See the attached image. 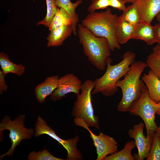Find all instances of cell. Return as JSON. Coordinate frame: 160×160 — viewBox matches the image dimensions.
<instances>
[{
    "mask_svg": "<svg viewBox=\"0 0 160 160\" xmlns=\"http://www.w3.org/2000/svg\"><path fill=\"white\" fill-rule=\"evenodd\" d=\"M47 37L48 47H59L73 33L71 26H64L50 31Z\"/></svg>",
    "mask_w": 160,
    "mask_h": 160,
    "instance_id": "16",
    "label": "cell"
},
{
    "mask_svg": "<svg viewBox=\"0 0 160 160\" xmlns=\"http://www.w3.org/2000/svg\"><path fill=\"white\" fill-rule=\"evenodd\" d=\"M94 86L93 81L89 79L82 83L81 93L77 95L71 114L74 118L82 119L89 127L99 129L98 117L95 114L92 103V92Z\"/></svg>",
    "mask_w": 160,
    "mask_h": 160,
    "instance_id": "5",
    "label": "cell"
},
{
    "mask_svg": "<svg viewBox=\"0 0 160 160\" xmlns=\"http://www.w3.org/2000/svg\"><path fill=\"white\" fill-rule=\"evenodd\" d=\"M59 7L65 10L71 17L73 21V33L77 34V25L79 22V17L76 12L77 7L83 2L82 0H77L72 2L70 0H55Z\"/></svg>",
    "mask_w": 160,
    "mask_h": 160,
    "instance_id": "18",
    "label": "cell"
},
{
    "mask_svg": "<svg viewBox=\"0 0 160 160\" xmlns=\"http://www.w3.org/2000/svg\"><path fill=\"white\" fill-rule=\"evenodd\" d=\"M25 116L24 114L19 115L13 120H12L10 116L6 115L0 123V140L2 142L3 140V131L8 130L9 131V138L11 145L9 150L5 153L0 156V160L7 156H12L15 148L20 145L21 141L24 140L31 139L34 133L32 128L25 127L24 122Z\"/></svg>",
    "mask_w": 160,
    "mask_h": 160,
    "instance_id": "7",
    "label": "cell"
},
{
    "mask_svg": "<svg viewBox=\"0 0 160 160\" xmlns=\"http://www.w3.org/2000/svg\"><path fill=\"white\" fill-rule=\"evenodd\" d=\"M147 160H160V140L157 131L153 137Z\"/></svg>",
    "mask_w": 160,
    "mask_h": 160,
    "instance_id": "27",
    "label": "cell"
},
{
    "mask_svg": "<svg viewBox=\"0 0 160 160\" xmlns=\"http://www.w3.org/2000/svg\"><path fill=\"white\" fill-rule=\"evenodd\" d=\"M157 103L158 104V106L156 114L160 116V101Z\"/></svg>",
    "mask_w": 160,
    "mask_h": 160,
    "instance_id": "30",
    "label": "cell"
},
{
    "mask_svg": "<svg viewBox=\"0 0 160 160\" xmlns=\"http://www.w3.org/2000/svg\"><path fill=\"white\" fill-rule=\"evenodd\" d=\"M73 121L76 126L84 128L90 134L96 148L97 155L96 160H104L108 155L118 151V144L113 138L101 132L98 135L95 134L82 119L74 118Z\"/></svg>",
    "mask_w": 160,
    "mask_h": 160,
    "instance_id": "9",
    "label": "cell"
},
{
    "mask_svg": "<svg viewBox=\"0 0 160 160\" xmlns=\"http://www.w3.org/2000/svg\"><path fill=\"white\" fill-rule=\"evenodd\" d=\"M137 2L141 23L151 24L160 12V0H138Z\"/></svg>",
    "mask_w": 160,
    "mask_h": 160,
    "instance_id": "12",
    "label": "cell"
},
{
    "mask_svg": "<svg viewBox=\"0 0 160 160\" xmlns=\"http://www.w3.org/2000/svg\"><path fill=\"white\" fill-rule=\"evenodd\" d=\"M143 40L148 45L156 43L154 26L140 23L135 27L132 39Z\"/></svg>",
    "mask_w": 160,
    "mask_h": 160,
    "instance_id": "14",
    "label": "cell"
},
{
    "mask_svg": "<svg viewBox=\"0 0 160 160\" xmlns=\"http://www.w3.org/2000/svg\"><path fill=\"white\" fill-rule=\"evenodd\" d=\"M59 78L58 75L47 77L44 82L36 86L35 94L38 102L44 103L47 97L53 93L57 87Z\"/></svg>",
    "mask_w": 160,
    "mask_h": 160,
    "instance_id": "13",
    "label": "cell"
},
{
    "mask_svg": "<svg viewBox=\"0 0 160 160\" xmlns=\"http://www.w3.org/2000/svg\"><path fill=\"white\" fill-rule=\"evenodd\" d=\"M123 12L119 16L135 27L141 23L137 1L126 7Z\"/></svg>",
    "mask_w": 160,
    "mask_h": 160,
    "instance_id": "24",
    "label": "cell"
},
{
    "mask_svg": "<svg viewBox=\"0 0 160 160\" xmlns=\"http://www.w3.org/2000/svg\"><path fill=\"white\" fill-rule=\"evenodd\" d=\"M5 75L3 73L1 70L0 71V93L1 95L4 91L7 90L8 86L6 83L4 79Z\"/></svg>",
    "mask_w": 160,
    "mask_h": 160,
    "instance_id": "28",
    "label": "cell"
},
{
    "mask_svg": "<svg viewBox=\"0 0 160 160\" xmlns=\"http://www.w3.org/2000/svg\"><path fill=\"white\" fill-rule=\"evenodd\" d=\"M158 104L150 98L147 89L143 81L141 93L138 99L132 103L129 112L139 116L143 119L146 127L147 136L153 137L158 127L155 122Z\"/></svg>",
    "mask_w": 160,
    "mask_h": 160,
    "instance_id": "6",
    "label": "cell"
},
{
    "mask_svg": "<svg viewBox=\"0 0 160 160\" xmlns=\"http://www.w3.org/2000/svg\"><path fill=\"white\" fill-rule=\"evenodd\" d=\"M77 34L79 42L89 61L98 69L105 70L111 51L108 40L94 35L81 24H78Z\"/></svg>",
    "mask_w": 160,
    "mask_h": 160,
    "instance_id": "2",
    "label": "cell"
},
{
    "mask_svg": "<svg viewBox=\"0 0 160 160\" xmlns=\"http://www.w3.org/2000/svg\"><path fill=\"white\" fill-rule=\"evenodd\" d=\"M135 27L119 16L118 17L115 29L116 37L120 44H124L132 39Z\"/></svg>",
    "mask_w": 160,
    "mask_h": 160,
    "instance_id": "17",
    "label": "cell"
},
{
    "mask_svg": "<svg viewBox=\"0 0 160 160\" xmlns=\"http://www.w3.org/2000/svg\"><path fill=\"white\" fill-rule=\"evenodd\" d=\"M34 135L36 137L46 134L57 141L66 150L68 160H79L83 159L81 152L77 149V145L79 140L78 135L73 138L65 140L59 137L54 129L47 124L45 120L38 116L35 127Z\"/></svg>",
    "mask_w": 160,
    "mask_h": 160,
    "instance_id": "8",
    "label": "cell"
},
{
    "mask_svg": "<svg viewBox=\"0 0 160 160\" xmlns=\"http://www.w3.org/2000/svg\"><path fill=\"white\" fill-rule=\"evenodd\" d=\"M147 66L146 63L143 61H135L130 66L123 79L117 83L116 86L120 88L122 92L121 99L117 105L119 112L129 111L133 102L140 97L143 82L140 78Z\"/></svg>",
    "mask_w": 160,
    "mask_h": 160,
    "instance_id": "4",
    "label": "cell"
},
{
    "mask_svg": "<svg viewBox=\"0 0 160 160\" xmlns=\"http://www.w3.org/2000/svg\"><path fill=\"white\" fill-rule=\"evenodd\" d=\"M64 26H71L73 28V21L65 10L60 8L54 16L49 29L51 31Z\"/></svg>",
    "mask_w": 160,
    "mask_h": 160,
    "instance_id": "21",
    "label": "cell"
},
{
    "mask_svg": "<svg viewBox=\"0 0 160 160\" xmlns=\"http://www.w3.org/2000/svg\"><path fill=\"white\" fill-rule=\"evenodd\" d=\"M47 14L43 19L38 22L37 25H42L49 27L52 20L59 9L55 0H46Z\"/></svg>",
    "mask_w": 160,
    "mask_h": 160,
    "instance_id": "25",
    "label": "cell"
},
{
    "mask_svg": "<svg viewBox=\"0 0 160 160\" xmlns=\"http://www.w3.org/2000/svg\"><path fill=\"white\" fill-rule=\"evenodd\" d=\"M0 65L1 71L5 75L8 73H12L21 76L25 71V67L23 65L12 63L8 56L3 52L0 53Z\"/></svg>",
    "mask_w": 160,
    "mask_h": 160,
    "instance_id": "20",
    "label": "cell"
},
{
    "mask_svg": "<svg viewBox=\"0 0 160 160\" xmlns=\"http://www.w3.org/2000/svg\"><path fill=\"white\" fill-rule=\"evenodd\" d=\"M126 4L127 3H133L135 2L138 0H122Z\"/></svg>",
    "mask_w": 160,
    "mask_h": 160,
    "instance_id": "31",
    "label": "cell"
},
{
    "mask_svg": "<svg viewBox=\"0 0 160 160\" xmlns=\"http://www.w3.org/2000/svg\"><path fill=\"white\" fill-rule=\"evenodd\" d=\"M136 57L134 52L127 51L123 55L122 60L114 65H111L112 60L109 57L105 73L93 81L95 86L92 94L100 93L106 97L115 94L118 90L117 83L127 73L130 66L135 61Z\"/></svg>",
    "mask_w": 160,
    "mask_h": 160,
    "instance_id": "1",
    "label": "cell"
},
{
    "mask_svg": "<svg viewBox=\"0 0 160 160\" xmlns=\"http://www.w3.org/2000/svg\"><path fill=\"white\" fill-rule=\"evenodd\" d=\"M141 79L145 84L151 99L156 103L160 101V79L150 69L144 73Z\"/></svg>",
    "mask_w": 160,
    "mask_h": 160,
    "instance_id": "15",
    "label": "cell"
},
{
    "mask_svg": "<svg viewBox=\"0 0 160 160\" xmlns=\"http://www.w3.org/2000/svg\"><path fill=\"white\" fill-rule=\"evenodd\" d=\"M28 160H63L54 156L50 152L45 148L38 152L31 151L28 155Z\"/></svg>",
    "mask_w": 160,
    "mask_h": 160,
    "instance_id": "26",
    "label": "cell"
},
{
    "mask_svg": "<svg viewBox=\"0 0 160 160\" xmlns=\"http://www.w3.org/2000/svg\"><path fill=\"white\" fill-rule=\"evenodd\" d=\"M144 124L141 122L134 125L132 129H129L128 134L134 139L138 150V153L134 155L135 159L143 160L148 156L152 142L153 137L145 136L143 134Z\"/></svg>",
    "mask_w": 160,
    "mask_h": 160,
    "instance_id": "11",
    "label": "cell"
},
{
    "mask_svg": "<svg viewBox=\"0 0 160 160\" xmlns=\"http://www.w3.org/2000/svg\"><path fill=\"white\" fill-rule=\"evenodd\" d=\"M134 140L129 141L125 144L124 148L121 151L106 156L104 160H134L135 158L132 154V151L136 147Z\"/></svg>",
    "mask_w": 160,
    "mask_h": 160,
    "instance_id": "22",
    "label": "cell"
},
{
    "mask_svg": "<svg viewBox=\"0 0 160 160\" xmlns=\"http://www.w3.org/2000/svg\"><path fill=\"white\" fill-rule=\"evenodd\" d=\"M118 16L110 8L104 11L90 12L82 20L81 25L96 36L103 37L108 41L111 51L121 49L116 35Z\"/></svg>",
    "mask_w": 160,
    "mask_h": 160,
    "instance_id": "3",
    "label": "cell"
},
{
    "mask_svg": "<svg viewBox=\"0 0 160 160\" xmlns=\"http://www.w3.org/2000/svg\"><path fill=\"white\" fill-rule=\"evenodd\" d=\"M125 4L122 0H91L87 11L89 13L92 12L111 7L123 11L126 7Z\"/></svg>",
    "mask_w": 160,
    "mask_h": 160,
    "instance_id": "19",
    "label": "cell"
},
{
    "mask_svg": "<svg viewBox=\"0 0 160 160\" xmlns=\"http://www.w3.org/2000/svg\"><path fill=\"white\" fill-rule=\"evenodd\" d=\"M82 84L81 80L74 74H67L59 78L57 87L51 95L50 99L55 102L65 97L70 93L78 95Z\"/></svg>",
    "mask_w": 160,
    "mask_h": 160,
    "instance_id": "10",
    "label": "cell"
},
{
    "mask_svg": "<svg viewBox=\"0 0 160 160\" xmlns=\"http://www.w3.org/2000/svg\"><path fill=\"white\" fill-rule=\"evenodd\" d=\"M156 34V42L160 45V23H159L154 26Z\"/></svg>",
    "mask_w": 160,
    "mask_h": 160,
    "instance_id": "29",
    "label": "cell"
},
{
    "mask_svg": "<svg viewBox=\"0 0 160 160\" xmlns=\"http://www.w3.org/2000/svg\"><path fill=\"white\" fill-rule=\"evenodd\" d=\"M156 131L158 133L160 140V126L158 127L157 130Z\"/></svg>",
    "mask_w": 160,
    "mask_h": 160,
    "instance_id": "33",
    "label": "cell"
},
{
    "mask_svg": "<svg viewBox=\"0 0 160 160\" xmlns=\"http://www.w3.org/2000/svg\"><path fill=\"white\" fill-rule=\"evenodd\" d=\"M156 17L157 21L160 23V12L157 15Z\"/></svg>",
    "mask_w": 160,
    "mask_h": 160,
    "instance_id": "32",
    "label": "cell"
},
{
    "mask_svg": "<svg viewBox=\"0 0 160 160\" xmlns=\"http://www.w3.org/2000/svg\"><path fill=\"white\" fill-rule=\"evenodd\" d=\"M154 74L160 79V45H157L148 56L146 62Z\"/></svg>",
    "mask_w": 160,
    "mask_h": 160,
    "instance_id": "23",
    "label": "cell"
}]
</instances>
